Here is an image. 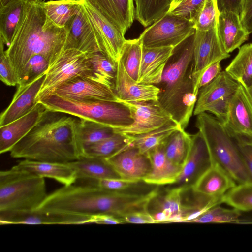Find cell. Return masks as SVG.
<instances>
[{"mask_svg": "<svg viewBox=\"0 0 252 252\" xmlns=\"http://www.w3.org/2000/svg\"><path fill=\"white\" fill-rule=\"evenodd\" d=\"M181 128L179 124L171 120L161 127L150 132L130 136L132 138L131 144L141 152L148 155L151 151L162 144L172 133Z\"/></svg>", "mask_w": 252, "mask_h": 252, "instance_id": "obj_36", "label": "cell"}, {"mask_svg": "<svg viewBox=\"0 0 252 252\" xmlns=\"http://www.w3.org/2000/svg\"><path fill=\"white\" fill-rule=\"evenodd\" d=\"M26 1L11 0L0 6V39L9 45Z\"/></svg>", "mask_w": 252, "mask_h": 252, "instance_id": "obj_35", "label": "cell"}, {"mask_svg": "<svg viewBox=\"0 0 252 252\" xmlns=\"http://www.w3.org/2000/svg\"><path fill=\"white\" fill-rule=\"evenodd\" d=\"M237 185L234 180L216 164L207 170L198 179L192 189L209 196H221Z\"/></svg>", "mask_w": 252, "mask_h": 252, "instance_id": "obj_29", "label": "cell"}, {"mask_svg": "<svg viewBox=\"0 0 252 252\" xmlns=\"http://www.w3.org/2000/svg\"><path fill=\"white\" fill-rule=\"evenodd\" d=\"M222 200L240 211L252 210V183L237 184L224 194Z\"/></svg>", "mask_w": 252, "mask_h": 252, "instance_id": "obj_41", "label": "cell"}, {"mask_svg": "<svg viewBox=\"0 0 252 252\" xmlns=\"http://www.w3.org/2000/svg\"><path fill=\"white\" fill-rule=\"evenodd\" d=\"M236 223L238 224H252V220H240Z\"/></svg>", "mask_w": 252, "mask_h": 252, "instance_id": "obj_54", "label": "cell"}, {"mask_svg": "<svg viewBox=\"0 0 252 252\" xmlns=\"http://www.w3.org/2000/svg\"><path fill=\"white\" fill-rule=\"evenodd\" d=\"M83 0H49L44 1L46 19L44 27L65 28L69 20L79 11Z\"/></svg>", "mask_w": 252, "mask_h": 252, "instance_id": "obj_31", "label": "cell"}, {"mask_svg": "<svg viewBox=\"0 0 252 252\" xmlns=\"http://www.w3.org/2000/svg\"><path fill=\"white\" fill-rule=\"evenodd\" d=\"M182 191L177 188H165V189L161 191L158 189L147 203L148 211L151 215L161 213L166 218L167 222H180Z\"/></svg>", "mask_w": 252, "mask_h": 252, "instance_id": "obj_28", "label": "cell"}, {"mask_svg": "<svg viewBox=\"0 0 252 252\" xmlns=\"http://www.w3.org/2000/svg\"><path fill=\"white\" fill-rule=\"evenodd\" d=\"M119 102L129 108L133 123L126 127L114 128L115 132L131 136L139 135L158 128L170 121L173 120L158 101Z\"/></svg>", "mask_w": 252, "mask_h": 252, "instance_id": "obj_11", "label": "cell"}, {"mask_svg": "<svg viewBox=\"0 0 252 252\" xmlns=\"http://www.w3.org/2000/svg\"><path fill=\"white\" fill-rule=\"evenodd\" d=\"M125 35L135 13L133 0H85Z\"/></svg>", "mask_w": 252, "mask_h": 252, "instance_id": "obj_22", "label": "cell"}, {"mask_svg": "<svg viewBox=\"0 0 252 252\" xmlns=\"http://www.w3.org/2000/svg\"><path fill=\"white\" fill-rule=\"evenodd\" d=\"M219 12L215 0H206L204 5L194 22L195 30L207 31L217 26Z\"/></svg>", "mask_w": 252, "mask_h": 252, "instance_id": "obj_45", "label": "cell"}, {"mask_svg": "<svg viewBox=\"0 0 252 252\" xmlns=\"http://www.w3.org/2000/svg\"><path fill=\"white\" fill-rule=\"evenodd\" d=\"M239 18L246 32L252 33V0H243Z\"/></svg>", "mask_w": 252, "mask_h": 252, "instance_id": "obj_49", "label": "cell"}, {"mask_svg": "<svg viewBox=\"0 0 252 252\" xmlns=\"http://www.w3.org/2000/svg\"><path fill=\"white\" fill-rule=\"evenodd\" d=\"M151 169L143 181L155 186H166L177 180L182 167L172 163L165 155L163 143L149 153Z\"/></svg>", "mask_w": 252, "mask_h": 252, "instance_id": "obj_26", "label": "cell"}, {"mask_svg": "<svg viewBox=\"0 0 252 252\" xmlns=\"http://www.w3.org/2000/svg\"></svg>", "mask_w": 252, "mask_h": 252, "instance_id": "obj_57", "label": "cell"}, {"mask_svg": "<svg viewBox=\"0 0 252 252\" xmlns=\"http://www.w3.org/2000/svg\"><path fill=\"white\" fill-rule=\"evenodd\" d=\"M220 62L219 61L212 64L203 71L198 82L199 90L212 82L221 72Z\"/></svg>", "mask_w": 252, "mask_h": 252, "instance_id": "obj_50", "label": "cell"}, {"mask_svg": "<svg viewBox=\"0 0 252 252\" xmlns=\"http://www.w3.org/2000/svg\"><path fill=\"white\" fill-rule=\"evenodd\" d=\"M89 217L47 213L37 210L30 211L0 212V224H83Z\"/></svg>", "mask_w": 252, "mask_h": 252, "instance_id": "obj_18", "label": "cell"}, {"mask_svg": "<svg viewBox=\"0 0 252 252\" xmlns=\"http://www.w3.org/2000/svg\"><path fill=\"white\" fill-rule=\"evenodd\" d=\"M46 109L44 105L39 101L27 114L0 126V153L9 152L36 124Z\"/></svg>", "mask_w": 252, "mask_h": 252, "instance_id": "obj_21", "label": "cell"}, {"mask_svg": "<svg viewBox=\"0 0 252 252\" xmlns=\"http://www.w3.org/2000/svg\"><path fill=\"white\" fill-rule=\"evenodd\" d=\"M80 118L46 109L33 128L9 151L13 158L67 163L81 158L76 138Z\"/></svg>", "mask_w": 252, "mask_h": 252, "instance_id": "obj_1", "label": "cell"}, {"mask_svg": "<svg viewBox=\"0 0 252 252\" xmlns=\"http://www.w3.org/2000/svg\"><path fill=\"white\" fill-rule=\"evenodd\" d=\"M76 133L82 158L84 150L88 147L112 136L115 132L111 127L91 120L80 119L77 124Z\"/></svg>", "mask_w": 252, "mask_h": 252, "instance_id": "obj_32", "label": "cell"}, {"mask_svg": "<svg viewBox=\"0 0 252 252\" xmlns=\"http://www.w3.org/2000/svg\"><path fill=\"white\" fill-rule=\"evenodd\" d=\"M154 194V191L146 193L110 191L75 183L48 194L36 210L86 217L107 214L120 218L129 212L145 208Z\"/></svg>", "mask_w": 252, "mask_h": 252, "instance_id": "obj_2", "label": "cell"}, {"mask_svg": "<svg viewBox=\"0 0 252 252\" xmlns=\"http://www.w3.org/2000/svg\"><path fill=\"white\" fill-rule=\"evenodd\" d=\"M78 76L92 78L93 68L87 54L76 49H64L46 72L37 101L66 81Z\"/></svg>", "mask_w": 252, "mask_h": 252, "instance_id": "obj_8", "label": "cell"}, {"mask_svg": "<svg viewBox=\"0 0 252 252\" xmlns=\"http://www.w3.org/2000/svg\"><path fill=\"white\" fill-rule=\"evenodd\" d=\"M142 44L139 38L126 40L119 60L129 75L138 82L142 58Z\"/></svg>", "mask_w": 252, "mask_h": 252, "instance_id": "obj_40", "label": "cell"}, {"mask_svg": "<svg viewBox=\"0 0 252 252\" xmlns=\"http://www.w3.org/2000/svg\"><path fill=\"white\" fill-rule=\"evenodd\" d=\"M38 101L47 109L64 112L113 128L126 127L133 123L129 108L121 102L80 101L54 94H47Z\"/></svg>", "mask_w": 252, "mask_h": 252, "instance_id": "obj_7", "label": "cell"}, {"mask_svg": "<svg viewBox=\"0 0 252 252\" xmlns=\"http://www.w3.org/2000/svg\"><path fill=\"white\" fill-rule=\"evenodd\" d=\"M225 71L245 88L252 84V43L239 48L237 55Z\"/></svg>", "mask_w": 252, "mask_h": 252, "instance_id": "obj_33", "label": "cell"}, {"mask_svg": "<svg viewBox=\"0 0 252 252\" xmlns=\"http://www.w3.org/2000/svg\"><path fill=\"white\" fill-rule=\"evenodd\" d=\"M80 179H122L106 159L84 157L67 162Z\"/></svg>", "mask_w": 252, "mask_h": 252, "instance_id": "obj_30", "label": "cell"}, {"mask_svg": "<svg viewBox=\"0 0 252 252\" xmlns=\"http://www.w3.org/2000/svg\"><path fill=\"white\" fill-rule=\"evenodd\" d=\"M190 151L177 180L166 185L167 188H177L182 190L193 187L202 175L212 165L211 156L201 133L198 131L191 135Z\"/></svg>", "mask_w": 252, "mask_h": 252, "instance_id": "obj_13", "label": "cell"}, {"mask_svg": "<svg viewBox=\"0 0 252 252\" xmlns=\"http://www.w3.org/2000/svg\"><path fill=\"white\" fill-rule=\"evenodd\" d=\"M65 28L67 38L64 49H76L87 54L101 52L96 37L82 6L78 13L66 23Z\"/></svg>", "mask_w": 252, "mask_h": 252, "instance_id": "obj_19", "label": "cell"}, {"mask_svg": "<svg viewBox=\"0 0 252 252\" xmlns=\"http://www.w3.org/2000/svg\"><path fill=\"white\" fill-rule=\"evenodd\" d=\"M45 76L44 74L29 84L18 85L11 103L0 115V126L24 116L35 107L38 102L36 98Z\"/></svg>", "mask_w": 252, "mask_h": 252, "instance_id": "obj_20", "label": "cell"}, {"mask_svg": "<svg viewBox=\"0 0 252 252\" xmlns=\"http://www.w3.org/2000/svg\"><path fill=\"white\" fill-rule=\"evenodd\" d=\"M48 94L80 101L119 102L113 88L86 76L70 79Z\"/></svg>", "mask_w": 252, "mask_h": 252, "instance_id": "obj_12", "label": "cell"}, {"mask_svg": "<svg viewBox=\"0 0 252 252\" xmlns=\"http://www.w3.org/2000/svg\"><path fill=\"white\" fill-rule=\"evenodd\" d=\"M240 84L225 71H221L212 82L199 90L193 111L194 115L205 112L212 103L227 97H231Z\"/></svg>", "mask_w": 252, "mask_h": 252, "instance_id": "obj_23", "label": "cell"}, {"mask_svg": "<svg viewBox=\"0 0 252 252\" xmlns=\"http://www.w3.org/2000/svg\"><path fill=\"white\" fill-rule=\"evenodd\" d=\"M50 66V63L46 58L41 54L32 56L25 64L18 79V85L29 84L46 74Z\"/></svg>", "mask_w": 252, "mask_h": 252, "instance_id": "obj_42", "label": "cell"}, {"mask_svg": "<svg viewBox=\"0 0 252 252\" xmlns=\"http://www.w3.org/2000/svg\"><path fill=\"white\" fill-rule=\"evenodd\" d=\"M11 0H0V6L4 5ZM24 0L31 1V0Z\"/></svg>", "mask_w": 252, "mask_h": 252, "instance_id": "obj_55", "label": "cell"}, {"mask_svg": "<svg viewBox=\"0 0 252 252\" xmlns=\"http://www.w3.org/2000/svg\"><path fill=\"white\" fill-rule=\"evenodd\" d=\"M230 56L219 39L217 26L207 31L195 30L192 78L196 95L198 94V82L203 71L212 64Z\"/></svg>", "mask_w": 252, "mask_h": 252, "instance_id": "obj_10", "label": "cell"}, {"mask_svg": "<svg viewBox=\"0 0 252 252\" xmlns=\"http://www.w3.org/2000/svg\"><path fill=\"white\" fill-rule=\"evenodd\" d=\"M191 141V135L185 129L181 128L172 133L163 143L168 159L182 168L189 155Z\"/></svg>", "mask_w": 252, "mask_h": 252, "instance_id": "obj_34", "label": "cell"}, {"mask_svg": "<svg viewBox=\"0 0 252 252\" xmlns=\"http://www.w3.org/2000/svg\"><path fill=\"white\" fill-rule=\"evenodd\" d=\"M171 3L172 0H136L135 17L146 27L165 15Z\"/></svg>", "mask_w": 252, "mask_h": 252, "instance_id": "obj_38", "label": "cell"}, {"mask_svg": "<svg viewBox=\"0 0 252 252\" xmlns=\"http://www.w3.org/2000/svg\"><path fill=\"white\" fill-rule=\"evenodd\" d=\"M81 6L96 37L101 52L117 63L126 40L124 35L85 0H83Z\"/></svg>", "mask_w": 252, "mask_h": 252, "instance_id": "obj_14", "label": "cell"}, {"mask_svg": "<svg viewBox=\"0 0 252 252\" xmlns=\"http://www.w3.org/2000/svg\"><path fill=\"white\" fill-rule=\"evenodd\" d=\"M131 142V136L115 132L112 136L88 147L83 157L107 159L129 145Z\"/></svg>", "mask_w": 252, "mask_h": 252, "instance_id": "obj_37", "label": "cell"}, {"mask_svg": "<svg viewBox=\"0 0 252 252\" xmlns=\"http://www.w3.org/2000/svg\"><path fill=\"white\" fill-rule=\"evenodd\" d=\"M120 219L123 223L135 224L155 223L156 222L146 208L134 211L125 214Z\"/></svg>", "mask_w": 252, "mask_h": 252, "instance_id": "obj_48", "label": "cell"}, {"mask_svg": "<svg viewBox=\"0 0 252 252\" xmlns=\"http://www.w3.org/2000/svg\"><path fill=\"white\" fill-rule=\"evenodd\" d=\"M219 13L232 12L239 15L243 0H215Z\"/></svg>", "mask_w": 252, "mask_h": 252, "instance_id": "obj_51", "label": "cell"}, {"mask_svg": "<svg viewBox=\"0 0 252 252\" xmlns=\"http://www.w3.org/2000/svg\"><path fill=\"white\" fill-rule=\"evenodd\" d=\"M217 30L223 47L229 54L239 48L249 35L241 23L239 15L232 12L219 13Z\"/></svg>", "mask_w": 252, "mask_h": 252, "instance_id": "obj_25", "label": "cell"}, {"mask_svg": "<svg viewBox=\"0 0 252 252\" xmlns=\"http://www.w3.org/2000/svg\"><path fill=\"white\" fill-rule=\"evenodd\" d=\"M114 92L120 101L143 102L158 101L160 89L155 85L138 83L131 78L119 59L114 85Z\"/></svg>", "mask_w": 252, "mask_h": 252, "instance_id": "obj_17", "label": "cell"}, {"mask_svg": "<svg viewBox=\"0 0 252 252\" xmlns=\"http://www.w3.org/2000/svg\"><path fill=\"white\" fill-rule=\"evenodd\" d=\"M4 45L3 41L0 39V78L5 85L15 86L18 84V78L4 50Z\"/></svg>", "mask_w": 252, "mask_h": 252, "instance_id": "obj_46", "label": "cell"}, {"mask_svg": "<svg viewBox=\"0 0 252 252\" xmlns=\"http://www.w3.org/2000/svg\"><path fill=\"white\" fill-rule=\"evenodd\" d=\"M174 47L147 48L143 46L142 58L138 83L157 86Z\"/></svg>", "mask_w": 252, "mask_h": 252, "instance_id": "obj_24", "label": "cell"}, {"mask_svg": "<svg viewBox=\"0 0 252 252\" xmlns=\"http://www.w3.org/2000/svg\"><path fill=\"white\" fill-rule=\"evenodd\" d=\"M234 139L238 145L242 158L248 173L250 183H252V140Z\"/></svg>", "mask_w": 252, "mask_h": 252, "instance_id": "obj_47", "label": "cell"}, {"mask_svg": "<svg viewBox=\"0 0 252 252\" xmlns=\"http://www.w3.org/2000/svg\"><path fill=\"white\" fill-rule=\"evenodd\" d=\"M195 33L174 48L158 85V103L183 129L193 114L198 96L192 78Z\"/></svg>", "mask_w": 252, "mask_h": 252, "instance_id": "obj_4", "label": "cell"}, {"mask_svg": "<svg viewBox=\"0 0 252 252\" xmlns=\"http://www.w3.org/2000/svg\"><path fill=\"white\" fill-rule=\"evenodd\" d=\"M196 116L195 126L206 142L212 164L220 167L237 184L250 183L238 145L224 125L206 112Z\"/></svg>", "mask_w": 252, "mask_h": 252, "instance_id": "obj_5", "label": "cell"}, {"mask_svg": "<svg viewBox=\"0 0 252 252\" xmlns=\"http://www.w3.org/2000/svg\"><path fill=\"white\" fill-rule=\"evenodd\" d=\"M245 89L252 103V84L249 87L245 88Z\"/></svg>", "mask_w": 252, "mask_h": 252, "instance_id": "obj_53", "label": "cell"}, {"mask_svg": "<svg viewBox=\"0 0 252 252\" xmlns=\"http://www.w3.org/2000/svg\"><path fill=\"white\" fill-rule=\"evenodd\" d=\"M89 223L117 224L124 223L119 218L115 216L100 214L89 216L87 224Z\"/></svg>", "mask_w": 252, "mask_h": 252, "instance_id": "obj_52", "label": "cell"}, {"mask_svg": "<svg viewBox=\"0 0 252 252\" xmlns=\"http://www.w3.org/2000/svg\"><path fill=\"white\" fill-rule=\"evenodd\" d=\"M44 1H26L9 45L5 52L18 80L29 59L35 54L47 59L50 65L64 50L65 28H44Z\"/></svg>", "mask_w": 252, "mask_h": 252, "instance_id": "obj_3", "label": "cell"}, {"mask_svg": "<svg viewBox=\"0 0 252 252\" xmlns=\"http://www.w3.org/2000/svg\"><path fill=\"white\" fill-rule=\"evenodd\" d=\"M16 166L44 178L55 180L64 186L72 185L77 181L76 172L68 163L38 161L24 159Z\"/></svg>", "mask_w": 252, "mask_h": 252, "instance_id": "obj_27", "label": "cell"}, {"mask_svg": "<svg viewBox=\"0 0 252 252\" xmlns=\"http://www.w3.org/2000/svg\"><path fill=\"white\" fill-rule=\"evenodd\" d=\"M93 68L92 79L114 88L117 73V63L101 52L87 54Z\"/></svg>", "mask_w": 252, "mask_h": 252, "instance_id": "obj_39", "label": "cell"}, {"mask_svg": "<svg viewBox=\"0 0 252 252\" xmlns=\"http://www.w3.org/2000/svg\"><path fill=\"white\" fill-rule=\"evenodd\" d=\"M206 0H178L172 3L168 13L194 23Z\"/></svg>", "mask_w": 252, "mask_h": 252, "instance_id": "obj_44", "label": "cell"}, {"mask_svg": "<svg viewBox=\"0 0 252 252\" xmlns=\"http://www.w3.org/2000/svg\"><path fill=\"white\" fill-rule=\"evenodd\" d=\"M241 211L233 208H224L215 206L207 210L191 222L197 223H234L239 220Z\"/></svg>", "mask_w": 252, "mask_h": 252, "instance_id": "obj_43", "label": "cell"}, {"mask_svg": "<svg viewBox=\"0 0 252 252\" xmlns=\"http://www.w3.org/2000/svg\"><path fill=\"white\" fill-rule=\"evenodd\" d=\"M106 159L123 179L143 181L151 169L149 156L131 143Z\"/></svg>", "mask_w": 252, "mask_h": 252, "instance_id": "obj_16", "label": "cell"}, {"mask_svg": "<svg viewBox=\"0 0 252 252\" xmlns=\"http://www.w3.org/2000/svg\"><path fill=\"white\" fill-rule=\"evenodd\" d=\"M195 32L193 22L167 13L147 28L138 38L147 48L175 47Z\"/></svg>", "mask_w": 252, "mask_h": 252, "instance_id": "obj_9", "label": "cell"}, {"mask_svg": "<svg viewBox=\"0 0 252 252\" xmlns=\"http://www.w3.org/2000/svg\"><path fill=\"white\" fill-rule=\"evenodd\" d=\"M223 125L234 138L252 140V103L240 84L231 99L227 119Z\"/></svg>", "mask_w": 252, "mask_h": 252, "instance_id": "obj_15", "label": "cell"}, {"mask_svg": "<svg viewBox=\"0 0 252 252\" xmlns=\"http://www.w3.org/2000/svg\"><path fill=\"white\" fill-rule=\"evenodd\" d=\"M178 0H172V3L175 2H176V1H178Z\"/></svg>", "mask_w": 252, "mask_h": 252, "instance_id": "obj_56", "label": "cell"}, {"mask_svg": "<svg viewBox=\"0 0 252 252\" xmlns=\"http://www.w3.org/2000/svg\"><path fill=\"white\" fill-rule=\"evenodd\" d=\"M48 195L42 176L16 165L0 172V212L35 210Z\"/></svg>", "mask_w": 252, "mask_h": 252, "instance_id": "obj_6", "label": "cell"}]
</instances>
